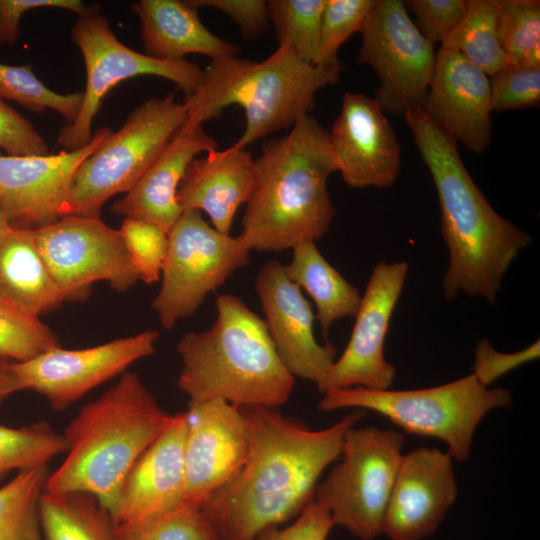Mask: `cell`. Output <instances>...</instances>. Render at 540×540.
Masks as SVG:
<instances>
[{
    "mask_svg": "<svg viewBox=\"0 0 540 540\" xmlns=\"http://www.w3.org/2000/svg\"><path fill=\"white\" fill-rule=\"evenodd\" d=\"M248 432L247 458L201 508L219 540H256L267 528L298 516L314 499L318 480L341 454L347 431L365 414L356 409L322 430L278 408L239 407Z\"/></svg>",
    "mask_w": 540,
    "mask_h": 540,
    "instance_id": "6da1fadb",
    "label": "cell"
},
{
    "mask_svg": "<svg viewBox=\"0 0 540 540\" xmlns=\"http://www.w3.org/2000/svg\"><path fill=\"white\" fill-rule=\"evenodd\" d=\"M438 195L449 260L446 300L464 292L493 303L502 280L532 236L496 212L478 188L449 137L421 106L403 116Z\"/></svg>",
    "mask_w": 540,
    "mask_h": 540,
    "instance_id": "7a4b0ae2",
    "label": "cell"
},
{
    "mask_svg": "<svg viewBox=\"0 0 540 540\" xmlns=\"http://www.w3.org/2000/svg\"><path fill=\"white\" fill-rule=\"evenodd\" d=\"M337 172L329 131L310 114L264 141L239 234L249 249L281 252L321 239L336 214L327 182Z\"/></svg>",
    "mask_w": 540,
    "mask_h": 540,
    "instance_id": "3957f363",
    "label": "cell"
},
{
    "mask_svg": "<svg viewBox=\"0 0 540 540\" xmlns=\"http://www.w3.org/2000/svg\"><path fill=\"white\" fill-rule=\"evenodd\" d=\"M172 417L137 374L124 372L66 426L67 455L45 491L89 493L114 516L127 475Z\"/></svg>",
    "mask_w": 540,
    "mask_h": 540,
    "instance_id": "277c9868",
    "label": "cell"
},
{
    "mask_svg": "<svg viewBox=\"0 0 540 540\" xmlns=\"http://www.w3.org/2000/svg\"><path fill=\"white\" fill-rule=\"evenodd\" d=\"M214 324L187 332L177 344L182 366L177 386L189 405L223 400L235 406L278 408L295 377L281 361L264 319L239 297L216 300Z\"/></svg>",
    "mask_w": 540,
    "mask_h": 540,
    "instance_id": "5b68a950",
    "label": "cell"
},
{
    "mask_svg": "<svg viewBox=\"0 0 540 540\" xmlns=\"http://www.w3.org/2000/svg\"><path fill=\"white\" fill-rule=\"evenodd\" d=\"M341 70L308 63L286 46L260 62L238 55L211 59L201 84L183 101L187 118L180 130L191 131L238 105L245 128L233 145L246 148L310 114L317 92L338 83Z\"/></svg>",
    "mask_w": 540,
    "mask_h": 540,
    "instance_id": "8992f818",
    "label": "cell"
},
{
    "mask_svg": "<svg viewBox=\"0 0 540 540\" xmlns=\"http://www.w3.org/2000/svg\"><path fill=\"white\" fill-rule=\"evenodd\" d=\"M511 403L508 389L485 387L471 373L424 389L330 390L323 393L318 408L326 412L344 408L371 410L407 433L443 441L453 460L465 462L471 456L475 431L485 415Z\"/></svg>",
    "mask_w": 540,
    "mask_h": 540,
    "instance_id": "52a82bcc",
    "label": "cell"
},
{
    "mask_svg": "<svg viewBox=\"0 0 540 540\" xmlns=\"http://www.w3.org/2000/svg\"><path fill=\"white\" fill-rule=\"evenodd\" d=\"M186 118L183 102H178L172 93L137 106L122 127L111 132L79 166L62 217L101 218L106 201L134 187Z\"/></svg>",
    "mask_w": 540,
    "mask_h": 540,
    "instance_id": "ba28073f",
    "label": "cell"
},
{
    "mask_svg": "<svg viewBox=\"0 0 540 540\" xmlns=\"http://www.w3.org/2000/svg\"><path fill=\"white\" fill-rule=\"evenodd\" d=\"M404 436L373 426L350 428L341 461L319 483L314 498L336 525L360 540L382 535L390 493L403 453Z\"/></svg>",
    "mask_w": 540,
    "mask_h": 540,
    "instance_id": "9c48e42d",
    "label": "cell"
},
{
    "mask_svg": "<svg viewBox=\"0 0 540 540\" xmlns=\"http://www.w3.org/2000/svg\"><path fill=\"white\" fill-rule=\"evenodd\" d=\"M251 250L238 236L222 233L195 210L183 211L168 233L162 283L151 306L163 328L193 315L206 296L250 262Z\"/></svg>",
    "mask_w": 540,
    "mask_h": 540,
    "instance_id": "30bf717a",
    "label": "cell"
},
{
    "mask_svg": "<svg viewBox=\"0 0 540 540\" xmlns=\"http://www.w3.org/2000/svg\"><path fill=\"white\" fill-rule=\"evenodd\" d=\"M71 39L79 48L86 69L81 109L71 125H64L57 143L65 151L78 150L93 136L92 123L104 96L123 80L151 75L172 81L191 95L203 80V69L187 60L167 61L130 49L113 33L109 20L99 13L78 16Z\"/></svg>",
    "mask_w": 540,
    "mask_h": 540,
    "instance_id": "8fae6325",
    "label": "cell"
},
{
    "mask_svg": "<svg viewBox=\"0 0 540 540\" xmlns=\"http://www.w3.org/2000/svg\"><path fill=\"white\" fill-rule=\"evenodd\" d=\"M356 58L379 79L375 99L397 117L421 106L435 65L433 45L410 19L405 2L377 0L361 30Z\"/></svg>",
    "mask_w": 540,
    "mask_h": 540,
    "instance_id": "7c38bea8",
    "label": "cell"
},
{
    "mask_svg": "<svg viewBox=\"0 0 540 540\" xmlns=\"http://www.w3.org/2000/svg\"><path fill=\"white\" fill-rule=\"evenodd\" d=\"M35 236L65 302L84 300L96 281L108 282L118 292L139 281L119 229L101 218L62 217Z\"/></svg>",
    "mask_w": 540,
    "mask_h": 540,
    "instance_id": "4fadbf2b",
    "label": "cell"
},
{
    "mask_svg": "<svg viewBox=\"0 0 540 540\" xmlns=\"http://www.w3.org/2000/svg\"><path fill=\"white\" fill-rule=\"evenodd\" d=\"M158 338L157 330H145L90 348L58 347L28 361L13 362V368L22 390L41 394L52 409L62 411L126 372L134 362L152 355Z\"/></svg>",
    "mask_w": 540,
    "mask_h": 540,
    "instance_id": "5bb4252c",
    "label": "cell"
},
{
    "mask_svg": "<svg viewBox=\"0 0 540 540\" xmlns=\"http://www.w3.org/2000/svg\"><path fill=\"white\" fill-rule=\"evenodd\" d=\"M408 270L405 261L379 262L374 267L348 344L316 385L321 393L352 387L390 389L396 369L385 358L384 344Z\"/></svg>",
    "mask_w": 540,
    "mask_h": 540,
    "instance_id": "9a60e30c",
    "label": "cell"
},
{
    "mask_svg": "<svg viewBox=\"0 0 540 540\" xmlns=\"http://www.w3.org/2000/svg\"><path fill=\"white\" fill-rule=\"evenodd\" d=\"M102 127L91 141L74 151L44 156L0 154V205L12 228L37 231L62 218L73 177L109 136Z\"/></svg>",
    "mask_w": 540,
    "mask_h": 540,
    "instance_id": "2e32d148",
    "label": "cell"
},
{
    "mask_svg": "<svg viewBox=\"0 0 540 540\" xmlns=\"http://www.w3.org/2000/svg\"><path fill=\"white\" fill-rule=\"evenodd\" d=\"M186 415L185 504L202 508L244 464L248 432L239 407L223 400L189 405Z\"/></svg>",
    "mask_w": 540,
    "mask_h": 540,
    "instance_id": "e0dca14e",
    "label": "cell"
},
{
    "mask_svg": "<svg viewBox=\"0 0 540 540\" xmlns=\"http://www.w3.org/2000/svg\"><path fill=\"white\" fill-rule=\"evenodd\" d=\"M255 289L274 347L288 371L317 385L336 360L330 342L320 344L314 335L315 314L301 288L284 264L268 260L259 269Z\"/></svg>",
    "mask_w": 540,
    "mask_h": 540,
    "instance_id": "ac0fdd59",
    "label": "cell"
},
{
    "mask_svg": "<svg viewBox=\"0 0 540 540\" xmlns=\"http://www.w3.org/2000/svg\"><path fill=\"white\" fill-rule=\"evenodd\" d=\"M337 172L355 189L387 188L398 178L401 147L375 98L346 92L329 132Z\"/></svg>",
    "mask_w": 540,
    "mask_h": 540,
    "instance_id": "d6986e66",
    "label": "cell"
},
{
    "mask_svg": "<svg viewBox=\"0 0 540 540\" xmlns=\"http://www.w3.org/2000/svg\"><path fill=\"white\" fill-rule=\"evenodd\" d=\"M453 459L437 448L403 454L387 504L382 535L423 540L433 534L457 499Z\"/></svg>",
    "mask_w": 540,
    "mask_h": 540,
    "instance_id": "ffe728a7",
    "label": "cell"
},
{
    "mask_svg": "<svg viewBox=\"0 0 540 540\" xmlns=\"http://www.w3.org/2000/svg\"><path fill=\"white\" fill-rule=\"evenodd\" d=\"M421 107L449 137L471 152L479 154L490 146L489 76L458 52L440 47Z\"/></svg>",
    "mask_w": 540,
    "mask_h": 540,
    "instance_id": "44dd1931",
    "label": "cell"
},
{
    "mask_svg": "<svg viewBox=\"0 0 540 540\" xmlns=\"http://www.w3.org/2000/svg\"><path fill=\"white\" fill-rule=\"evenodd\" d=\"M186 431V412L175 414L142 453L122 486L113 516L116 524L149 518L185 503Z\"/></svg>",
    "mask_w": 540,
    "mask_h": 540,
    "instance_id": "7402d4cb",
    "label": "cell"
},
{
    "mask_svg": "<svg viewBox=\"0 0 540 540\" xmlns=\"http://www.w3.org/2000/svg\"><path fill=\"white\" fill-rule=\"evenodd\" d=\"M254 186V159L246 148L213 149L195 158L177 191L183 211L205 212L212 226L230 234L234 216L246 204Z\"/></svg>",
    "mask_w": 540,
    "mask_h": 540,
    "instance_id": "603a6c76",
    "label": "cell"
},
{
    "mask_svg": "<svg viewBox=\"0 0 540 540\" xmlns=\"http://www.w3.org/2000/svg\"><path fill=\"white\" fill-rule=\"evenodd\" d=\"M217 148L203 126L179 130L134 187L113 203V213L169 233L182 214L177 191L186 169L196 156Z\"/></svg>",
    "mask_w": 540,
    "mask_h": 540,
    "instance_id": "cb8c5ba5",
    "label": "cell"
},
{
    "mask_svg": "<svg viewBox=\"0 0 540 540\" xmlns=\"http://www.w3.org/2000/svg\"><path fill=\"white\" fill-rule=\"evenodd\" d=\"M140 21L144 54L177 61L188 54L210 59L235 56L239 46L212 33L201 21L190 0H140L131 4Z\"/></svg>",
    "mask_w": 540,
    "mask_h": 540,
    "instance_id": "d4e9b609",
    "label": "cell"
},
{
    "mask_svg": "<svg viewBox=\"0 0 540 540\" xmlns=\"http://www.w3.org/2000/svg\"><path fill=\"white\" fill-rule=\"evenodd\" d=\"M0 296L38 317L65 302L39 251L35 231L12 228L0 239Z\"/></svg>",
    "mask_w": 540,
    "mask_h": 540,
    "instance_id": "484cf974",
    "label": "cell"
},
{
    "mask_svg": "<svg viewBox=\"0 0 540 540\" xmlns=\"http://www.w3.org/2000/svg\"><path fill=\"white\" fill-rule=\"evenodd\" d=\"M285 265L289 278L304 289L316 306L315 319L326 335L332 324L357 315L362 295L321 254L314 241H304L292 249Z\"/></svg>",
    "mask_w": 540,
    "mask_h": 540,
    "instance_id": "4316f807",
    "label": "cell"
},
{
    "mask_svg": "<svg viewBox=\"0 0 540 540\" xmlns=\"http://www.w3.org/2000/svg\"><path fill=\"white\" fill-rule=\"evenodd\" d=\"M39 518L44 540H119L113 516L89 493L44 491Z\"/></svg>",
    "mask_w": 540,
    "mask_h": 540,
    "instance_id": "83f0119b",
    "label": "cell"
},
{
    "mask_svg": "<svg viewBox=\"0 0 540 540\" xmlns=\"http://www.w3.org/2000/svg\"><path fill=\"white\" fill-rule=\"evenodd\" d=\"M499 4L500 0H467L463 18L441 43L488 76L510 63L498 37Z\"/></svg>",
    "mask_w": 540,
    "mask_h": 540,
    "instance_id": "f1b7e54d",
    "label": "cell"
},
{
    "mask_svg": "<svg viewBox=\"0 0 540 540\" xmlns=\"http://www.w3.org/2000/svg\"><path fill=\"white\" fill-rule=\"evenodd\" d=\"M49 475L47 466L25 469L0 487V540H44L39 500Z\"/></svg>",
    "mask_w": 540,
    "mask_h": 540,
    "instance_id": "f546056e",
    "label": "cell"
},
{
    "mask_svg": "<svg viewBox=\"0 0 540 540\" xmlns=\"http://www.w3.org/2000/svg\"><path fill=\"white\" fill-rule=\"evenodd\" d=\"M326 0H269L267 12L278 46L291 48L314 64L318 53L322 13Z\"/></svg>",
    "mask_w": 540,
    "mask_h": 540,
    "instance_id": "4dcf8cb0",
    "label": "cell"
},
{
    "mask_svg": "<svg viewBox=\"0 0 540 540\" xmlns=\"http://www.w3.org/2000/svg\"><path fill=\"white\" fill-rule=\"evenodd\" d=\"M66 451L63 434L45 421L19 428L0 424V482L13 470L47 466Z\"/></svg>",
    "mask_w": 540,
    "mask_h": 540,
    "instance_id": "1f68e13d",
    "label": "cell"
},
{
    "mask_svg": "<svg viewBox=\"0 0 540 540\" xmlns=\"http://www.w3.org/2000/svg\"><path fill=\"white\" fill-rule=\"evenodd\" d=\"M0 97L35 113H42L46 109L55 110L64 117L67 126L79 114L83 92L57 93L38 79L30 65L0 63Z\"/></svg>",
    "mask_w": 540,
    "mask_h": 540,
    "instance_id": "d6a6232c",
    "label": "cell"
},
{
    "mask_svg": "<svg viewBox=\"0 0 540 540\" xmlns=\"http://www.w3.org/2000/svg\"><path fill=\"white\" fill-rule=\"evenodd\" d=\"M58 347V337L38 316L0 296V356L24 362Z\"/></svg>",
    "mask_w": 540,
    "mask_h": 540,
    "instance_id": "836d02e7",
    "label": "cell"
},
{
    "mask_svg": "<svg viewBox=\"0 0 540 540\" xmlns=\"http://www.w3.org/2000/svg\"><path fill=\"white\" fill-rule=\"evenodd\" d=\"M119 540H219L201 508L182 504L139 521L116 524Z\"/></svg>",
    "mask_w": 540,
    "mask_h": 540,
    "instance_id": "e575fe53",
    "label": "cell"
},
{
    "mask_svg": "<svg viewBox=\"0 0 540 540\" xmlns=\"http://www.w3.org/2000/svg\"><path fill=\"white\" fill-rule=\"evenodd\" d=\"M377 0H326L322 13L320 41L315 65L341 66L340 47L360 32Z\"/></svg>",
    "mask_w": 540,
    "mask_h": 540,
    "instance_id": "d590c367",
    "label": "cell"
},
{
    "mask_svg": "<svg viewBox=\"0 0 540 540\" xmlns=\"http://www.w3.org/2000/svg\"><path fill=\"white\" fill-rule=\"evenodd\" d=\"M497 31L509 62L519 63L540 42V1L500 0Z\"/></svg>",
    "mask_w": 540,
    "mask_h": 540,
    "instance_id": "8d00e7d4",
    "label": "cell"
},
{
    "mask_svg": "<svg viewBox=\"0 0 540 540\" xmlns=\"http://www.w3.org/2000/svg\"><path fill=\"white\" fill-rule=\"evenodd\" d=\"M119 231L139 280L157 282L168 248V233L154 224L130 218H124Z\"/></svg>",
    "mask_w": 540,
    "mask_h": 540,
    "instance_id": "74e56055",
    "label": "cell"
},
{
    "mask_svg": "<svg viewBox=\"0 0 540 540\" xmlns=\"http://www.w3.org/2000/svg\"><path fill=\"white\" fill-rule=\"evenodd\" d=\"M489 80L492 111L521 110L540 104V69L508 63Z\"/></svg>",
    "mask_w": 540,
    "mask_h": 540,
    "instance_id": "f35d334b",
    "label": "cell"
},
{
    "mask_svg": "<svg viewBox=\"0 0 540 540\" xmlns=\"http://www.w3.org/2000/svg\"><path fill=\"white\" fill-rule=\"evenodd\" d=\"M0 148L9 156H44L49 147L34 125L0 97Z\"/></svg>",
    "mask_w": 540,
    "mask_h": 540,
    "instance_id": "ab89813d",
    "label": "cell"
},
{
    "mask_svg": "<svg viewBox=\"0 0 540 540\" xmlns=\"http://www.w3.org/2000/svg\"><path fill=\"white\" fill-rule=\"evenodd\" d=\"M422 35L434 46L442 43L463 18L467 0H410Z\"/></svg>",
    "mask_w": 540,
    "mask_h": 540,
    "instance_id": "60d3db41",
    "label": "cell"
},
{
    "mask_svg": "<svg viewBox=\"0 0 540 540\" xmlns=\"http://www.w3.org/2000/svg\"><path fill=\"white\" fill-rule=\"evenodd\" d=\"M539 355V340L520 351L502 353L496 350L488 339H482L477 343L475 349L472 374L481 385L489 387L495 380L515 368L539 358Z\"/></svg>",
    "mask_w": 540,
    "mask_h": 540,
    "instance_id": "b9f144b4",
    "label": "cell"
},
{
    "mask_svg": "<svg viewBox=\"0 0 540 540\" xmlns=\"http://www.w3.org/2000/svg\"><path fill=\"white\" fill-rule=\"evenodd\" d=\"M52 7L69 10L78 16L99 13V4L87 5L80 0H0V46L14 44L22 16L29 10Z\"/></svg>",
    "mask_w": 540,
    "mask_h": 540,
    "instance_id": "7bdbcfd3",
    "label": "cell"
},
{
    "mask_svg": "<svg viewBox=\"0 0 540 540\" xmlns=\"http://www.w3.org/2000/svg\"><path fill=\"white\" fill-rule=\"evenodd\" d=\"M334 526L327 508L314 498L291 525L267 528L256 540H327Z\"/></svg>",
    "mask_w": 540,
    "mask_h": 540,
    "instance_id": "ee69618b",
    "label": "cell"
},
{
    "mask_svg": "<svg viewBox=\"0 0 540 540\" xmlns=\"http://www.w3.org/2000/svg\"><path fill=\"white\" fill-rule=\"evenodd\" d=\"M197 7H209L227 15L243 37L254 39L269 27L267 1L264 0H190Z\"/></svg>",
    "mask_w": 540,
    "mask_h": 540,
    "instance_id": "f6af8a7d",
    "label": "cell"
},
{
    "mask_svg": "<svg viewBox=\"0 0 540 540\" xmlns=\"http://www.w3.org/2000/svg\"><path fill=\"white\" fill-rule=\"evenodd\" d=\"M18 391L22 388L13 362L0 356V401Z\"/></svg>",
    "mask_w": 540,
    "mask_h": 540,
    "instance_id": "bcb514c9",
    "label": "cell"
},
{
    "mask_svg": "<svg viewBox=\"0 0 540 540\" xmlns=\"http://www.w3.org/2000/svg\"><path fill=\"white\" fill-rule=\"evenodd\" d=\"M519 64L530 69H540V42L523 55Z\"/></svg>",
    "mask_w": 540,
    "mask_h": 540,
    "instance_id": "7dc6e473",
    "label": "cell"
},
{
    "mask_svg": "<svg viewBox=\"0 0 540 540\" xmlns=\"http://www.w3.org/2000/svg\"><path fill=\"white\" fill-rule=\"evenodd\" d=\"M12 230L3 210L0 205V239H2L7 233Z\"/></svg>",
    "mask_w": 540,
    "mask_h": 540,
    "instance_id": "c3c4849f",
    "label": "cell"
}]
</instances>
